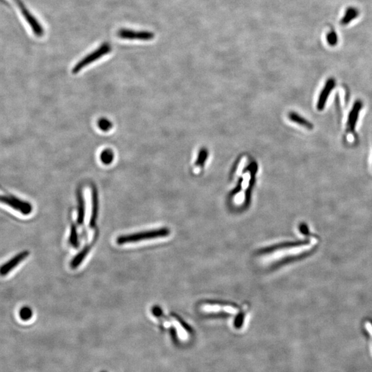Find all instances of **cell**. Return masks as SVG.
<instances>
[{
    "mask_svg": "<svg viewBox=\"0 0 372 372\" xmlns=\"http://www.w3.org/2000/svg\"><path fill=\"white\" fill-rule=\"evenodd\" d=\"M314 243V241L311 240L308 243L293 245L272 250L263 256V262L266 264H271V263L281 261L283 258L298 256L310 250L311 248L313 247Z\"/></svg>",
    "mask_w": 372,
    "mask_h": 372,
    "instance_id": "1",
    "label": "cell"
},
{
    "mask_svg": "<svg viewBox=\"0 0 372 372\" xmlns=\"http://www.w3.org/2000/svg\"><path fill=\"white\" fill-rule=\"evenodd\" d=\"M169 230L168 228L155 229V230H148L141 233L131 234V235H123L118 237L117 243L118 245L126 244V243H134L144 240L154 239L161 238L169 235Z\"/></svg>",
    "mask_w": 372,
    "mask_h": 372,
    "instance_id": "2",
    "label": "cell"
},
{
    "mask_svg": "<svg viewBox=\"0 0 372 372\" xmlns=\"http://www.w3.org/2000/svg\"><path fill=\"white\" fill-rule=\"evenodd\" d=\"M0 203L7 205L24 216L29 215L34 210V207L30 202L11 193L0 194Z\"/></svg>",
    "mask_w": 372,
    "mask_h": 372,
    "instance_id": "3",
    "label": "cell"
},
{
    "mask_svg": "<svg viewBox=\"0 0 372 372\" xmlns=\"http://www.w3.org/2000/svg\"><path fill=\"white\" fill-rule=\"evenodd\" d=\"M112 47L108 43H103L98 49L84 57L72 68V73L77 74L87 66L111 52Z\"/></svg>",
    "mask_w": 372,
    "mask_h": 372,
    "instance_id": "4",
    "label": "cell"
},
{
    "mask_svg": "<svg viewBox=\"0 0 372 372\" xmlns=\"http://www.w3.org/2000/svg\"><path fill=\"white\" fill-rule=\"evenodd\" d=\"M13 1L16 2L17 7L20 9L23 17L27 21L28 24L31 27L34 35L38 37H42L44 34V30L43 26L41 25L40 23L39 22V21L34 17L32 13L30 12L29 10L26 7L25 5L23 4L21 0H13Z\"/></svg>",
    "mask_w": 372,
    "mask_h": 372,
    "instance_id": "5",
    "label": "cell"
},
{
    "mask_svg": "<svg viewBox=\"0 0 372 372\" xmlns=\"http://www.w3.org/2000/svg\"><path fill=\"white\" fill-rule=\"evenodd\" d=\"M30 253L28 250H24L21 253H18L16 256L11 258L7 262L4 263L0 266V276H6L10 274L13 270L17 268L23 261H25L29 257Z\"/></svg>",
    "mask_w": 372,
    "mask_h": 372,
    "instance_id": "6",
    "label": "cell"
},
{
    "mask_svg": "<svg viewBox=\"0 0 372 372\" xmlns=\"http://www.w3.org/2000/svg\"><path fill=\"white\" fill-rule=\"evenodd\" d=\"M118 36L123 39L130 40L149 41L154 39V34L150 31H136L121 29L118 32Z\"/></svg>",
    "mask_w": 372,
    "mask_h": 372,
    "instance_id": "7",
    "label": "cell"
},
{
    "mask_svg": "<svg viewBox=\"0 0 372 372\" xmlns=\"http://www.w3.org/2000/svg\"><path fill=\"white\" fill-rule=\"evenodd\" d=\"M362 108H363V102L360 100H357L354 103L353 107L349 113L348 118H347V131L348 133H355V126H356L357 121H358V118H359L360 110H361Z\"/></svg>",
    "mask_w": 372,
    "mask_h": 372,
    "instance_id": "8",
    "label": "cell"
},
{
    "mask_svg": "<svg viewBox=\"0 0 372 372\" xmlns=\"http://www.w3.org/2000/svg\"><path fill=\"white\" fill-rule=\"evenodd\" d=\"M202 312L205 313H220L224 312L226 314H236L238 309L230 304H204L201 307Z\"/></svg>",
    "mask_w": 372,
    "mask_h": 372,
    "instance_id": "9",
    "label": "cell"
},
{
    "mask_svg": "<svg viewBox=\"0 0 372 372\" xmlns=\"http://www.w3.org/2000/svg\"><path fill=\"white\" fill-rule=\"evenodd\" d=\"M336 85L335 79L331 78L328 79L326 82L325 85H324L323 88L321 92L320 95H319V101H318L317 108L318 110L321 111L325 108L326 103H327V99L330 96L331 93L334 88Z\"/></svg>",
    "mask_w": 372,
    "mask_h": 372,
    "instance_id": "10",
    "label": "cell"
},
{
    "mask_svg": "<svg viewBox=\"0 0 372 372\" xmlns=\"http://www.w3.org/2000/svg\"><path fill=\"white\" fill-rule=\"evenodd\" d=\"M92 213L90 220V228H94L96 225L98 217L99 197L98 189L95 186L92 187Z\"/></svg>",
    "mask_w": 372,
    "mask_h": 372,
    "instance_id": "11",
    "label": "cell"
},
{
    "mask_svg": "<svg viewBox=\"0 0 372 372\" xmlns=\"http://www.w3.org/2000/svg\"><path fill=\"white\" fill-rule=\"evenodd\" d=\"M358 16H359V11L358 9L352 6L347 8L343 18L340 20V24L343 26L348 25L352 21L356 19Z\"/></svg>",
    "mask_w": 372,
    "mask_h": 372,
    "instance_id": "12",
    "label": "cell"
},
{
    "mask_svg": "<svg viewBox=\"0 0 372 372\" xmlns=\"http://www.w3.org/2000/svg\"><path fill=\"white\" fill-rule=\"evenodd\" d=\"M288 118L293 122L298 123L301 126H304V128H307L308 130H312L314 128V125L312 123L309 122L308 120L305 119V118L301 117V115L298 114V113H294V112H291L288 115Z\"/></svg>",
    "mask_w": 372,
    "mask_h": 372,
    "instance_id": "13",
    "label": "cell"
},
{
    "mask_svg": "<svg viewBox=\"0 0 372 372\" xmlns=\"http://www.w3.org/2000/svg\"><path fill=\"white\" fill-rule=\"evenodd\" d=\"M77 202H78V217H77V223L81 225L85 221V201L84 199L83 194L82 190H80L77 192Z\"/></svg>",
    "mask_w": 372,
    "mask_h": 372,
    "instance_id": "14",
    "label": "cell"
},
{
    "mask_svg": "<svg viewBox=\"0 0 372 372\" xmlns=\"http://www.w3.org/2000/svg\"><path fill=\"white\" fill-rule=\"evenodd\" d=\"M89 251H90V247H85L78 254L75 256V258L72 259L71 263H70V266L72 269H75L80 266L81 263L83 262L84 260H85V256L88 255Z\"/></svg>",
    "mask_w": 372,
    "mask_h": 372,
    "instance_id": "15",
    "label": "cell"
},
{
    "mask_svg": "<svg viewBox=\"0 0 372 372\" xmlns=\"http://www.w3.org/2000/svg\"><path fill=\"white\" fill-rule=\"evenodd\" d=\"M115 154L113 151L110 148L103 150L100 154V159L103 164L109 165L114 161Z\"/></svg>",
    "mask_w": 372,
    "mask_h": 372,
    "instance_id": "16",
    "label": "cell"
},
{
    "mask_svg": "<svg viewBox=\"0 0 372 372\" xmlns=\"http://www.w3.org/2000/svg\"><path fill=\"white\" fill-rule=\"evenodd\" d=\"M326 40L330 47H336L338 42V34L334 30H331L326 36Z\"/></svg>",
    "mask_w": 372,
    "mask_h": 372,
    "instance_id": "17",
    "label": "cell"
},
{
    "mask_svg": "<svg viewBox=\"0 0 372 372\" xmlns=\"http://www.w3.org/2000/svg\"><path fill=\"white\" fill-rule=\"evenodd\" d=\"M98 126L101 131L103 132L109 131L113 128V123L106 118H101L99 120Z\"/></svg>",
    "mask_w": 372,
    "mask_h": 372,
    "instance_id": "18",
    "label": "cell"
},
{
    "mask_svg": "<svg viewBox=\"0 0 372 372\" xmlns=\"http://www.w3.org/2000/svg\"><path fill=\"white\" fill-rule=\"evenodd\" d=\"M19 317L24 321H28L33 317V311L29 307H22L19 311Z\"/></svg>",
    "mask_w": 372,
    "mask_h": 372,
    "instance_id": "19",
    "label": "cell"
},
{
    "mask_svg": "<svg viewBox=\"0 0 372 372\" xmlns=\"http://www.w3.org/2000/svg\"><path fill=\"white\" fill-rule=\"evenodd\" d=\"M69 241L72 246L75 247V248L78 246V236H77L76 227L75 225L72 226Z\"/></svg>",
    "mask_w": 372,
    "mask_h": 372,
    "instance_id": "20",
    "label": "cell"
},
{
    "mask_svg": "<svg viewBox=\"0 0 372 372\" xmlns=\"http://www.w3.org/2000/svg\"><path fill=\"white\" fill-rule=\"evenodd\" d=\"M207 156V151L205 148H202L199 152L198 157H197V161L196 162V164L197 166L203 165V163L205 162V159H206Z\"/></svg>",
    "mask_w": 372,
    "mask_h": 372,
    "instance_id": "21",
    "label": "cell"
},
{
    "mask_svg": "<svg viewBox=\"0 0 372 372\" xmlns=\"http://www.w3.org/2000/svg\"><path fill=\"white\" fill-rule=\"evenodd\" d=\"M152 313L156 317H160L161 313H162V311H161V309L159 307H154L152 309Z\"/></svg>",
    "mask_w": 372,
    "mask_h": 372,
    "instance_id": "22",
    "label": "cell"
},
{
    "mask_svg": "<svg viewBox=\"0 0 372 372\" xmlns=\"http://www.w3.org/2000/svg\"><path fill=\"white\" fill-rule=\"evenodd\" d=\"M368 327L369 330H370V332H371L372 334V322H368Z\"/></svg>",
    "mask_w": 372,
    "mask_h": 372,
    "instance_id": "23",
    "label": "cell"
}]
</instances>
